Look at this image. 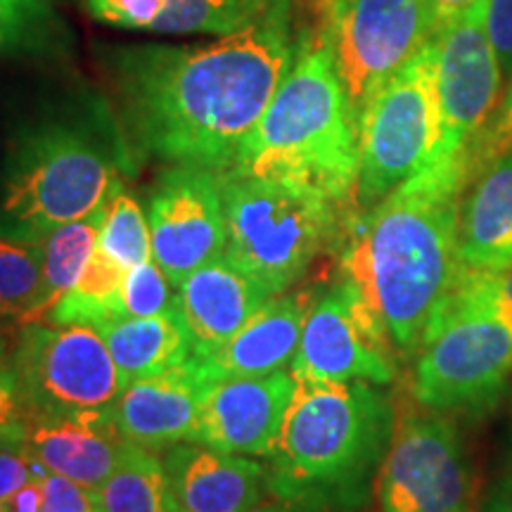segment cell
<instances>
[{
  "label": "cell",
  "mask_w": 512,
  "mask_h": 512,
  "mask_svg": "<svg viewBox=\"0 0 512 512\" xmlns=\"http://www.w3.org/2000/svg\"><path fill=\"white\" fill-rule=\"evenodd\" d=\"M98 249L110 254L124 268L152 259L150 221L140 202L124 188L114 192L107 202L98 233Z\"/></svg>",
  "instance_id": "26"
},
{
  "label": "cell",
  "mask_w": 512,
  "mask_h": 512,
  "mask_svg": "<svg viewBox=\"0 0 512 512\" xmlns=\"http://www.w3.org/2000/svg\"><path fill=\"white\" fill-rule=\"evenodd\" d=\"M171 290H176V287L171 285L169 275L162 271V266L155 259H147L143 264L128 268L124 283L114 297L112 320L145 318L166 311L176 299Z\"/></svg>",
  "instance_id": "28"
},
{
  "label": "cell",
  "mask_w": 512,
  "mask_h": 512,
  "mask_svg": "<svg viewBox=\"0 0 512 512\" xmlns=\"http://www.w3.org/2000/svg\"><path fill=\"white\" fill-rule=\"evenodd\" d=\"M105 207H100L91 216H83L79 221L64 223V226L53 230L48 238L36 242L41 247L43 264L41 290H38L34 311L19 323V328L29 323H46L53 306L76 285L88 259L98 247V233L102 219H105Z\"/></svg>",
  "instance_id": "24"
},
{
  "label": "cell",
  "mask_w": 512,
  "mask_h": 512,
  "mask_svg": "<svg viewBox=\"0 0 512 512\" xmlns=\"http://www.w3.org/2000/svg\"><path fill=\"white\" fill-rule=\"evenodd\" d=\"M268 299L226 254L190 273L174 302L190 332L192 356H207L223 347Z\"/></svg>",
  "instance_id": "21"
},
{
  "label": "cell",
  "mask_w": 512,
  "mask_h": 512,
  "mask_svg": "<svg viewBox=\"0 0 512 512\" xmlns=\"http://www.w3.org/2000/svg\"><path fill=\"white\" fill-rule=\"evenodd\" d=\"M441 100L434 41L377 88L358 114L356 204L370 209L439 155Z\"/></svg>",
  "instance_id": "7"
},
{
  "label": "cell",
  "mask_w": 512,
  "mask_h": 512,
  "mask_svg": "<svg viewBox=\"0 0 512 512\" xmlns=\"http://www.w3.org/2000/svg\"><path fill=\"white\" fill-rule=\"evenodd\" d=\"M43 503L41 512H95L100 508L98 491L72 482V479L53 475L41 477Z\"/></svg>",
  "instance_id": "32"
},
{
  "label": "cell",
  "mask_w": 512,
  "mask_h": 512,
  "mask_svg": "<svg viewBox=\"0 0 512 512\" xmlns=\"http://www.w3.org/2000/svg\"><path fill=\"white\" fill-rule=\"evenodd\" d=\"M394 406L373 382H297L268 494L302 512H354L368 503L394 434Z\"/></svg>",
  "instance_id": "3"
},
{
  "label": "cell",
  "mask_w": 512,
  "mask_h": 512,
  "mask_svg": "<svg viewBox=\"0 0 512 512\" xmlns=\"http://www.w3.org/2000/svg\"><path fill=\"white\" fill-rule=\"evenodd\" d=\"M427 10H430L434 31H437L441 24H446L448 19L458 17L460 12L475 8V5L484 3V0H425Z\"/></svg>",
  "instance_id": "37"
},
{
  "label": "cell",
  "mask_w": 512,
  "mask_h": 512,
  "mask_svg": "<svg viewBox=\"0 0 512 512\" xmlns=\"http://www.w3.org/2000/svg\"><path fill=\"white\" fill-rule=\"evenodd\" d=\"M458 254L472 273L512 268V147L475 145V164L460 204Z\"/></svg>",
  "instance_id": "17"
},
{
  "label": "cell",
  "mask_w": 512,
  "mask_h": 512,
  "mask_svg": "<svg viewBox=\"0 0 512 512\" xmlns=\"http://www.w3.org/2000/svg\"><path fill=\"white\" fill-rule=\"evenodd\" d=\"M34 477L27 420H22L0 430V503L8 501Z\"/></svg>",
  "instance_id": "31"
},
{
  "label": "cell",
  "mask_w": 512,
  "mask_h": 512,
  "mask_svg": "<svg viewBox=\"0 0 512 512\" xmlns=\"http://www.w3.org/2000/svg\"><path fill=\"white\" fill-rule=\"evenodd\" d=\"M294 389L297 380L290 368L207 384L192 441L230 456L268 458L278 444Z\"/></svg>",
  "instance_id": "15"
},
{
  "label": "cell",
  "mask_w": 512,
  "mask_h": 512,
  "mask_svg": "<svg viewBox=\"0 0 512 512\" xmlns=\"http://www.w3.org/2000/svg\"><path fill=\"white\" fill-rule=\"evenodd\" d=\"M22 420H27V413L19 392L15 358H12V347L0 339V430Z\"/></svg>",
  "instance_id": "33"
},
{
  "label": "cell",
  "mask_w": 512,
  "mask_h": 512,
  "mask_svg": "<svg viewBox=\"0 0 512 512\" xmlns=\"http://www.w3.org/2000/svg\"><path fill=\"white\" fill-rule=\"evenodd\" d=\"M98 332L117 363L121 389L192 358V339L176 302L155 316L112 320Z\"/></svg>",
  "instance_id": "23"
},
{
  "label": "cell",
  "mask_w": 512,
  "mask_h": 512,
  "mask_svg": "<svg viewBox=\"0 0 512 512\" xmlns=\"http://www.w3.org/2000/svg\"><path fill=\"white\" fill-rule=\"evenodd\" d=\"M53 24L50 0H0V53L34 48Z\"/></svg>",
  "instance_id": "29"
},
{
  "label": "cell",
  "mask_w": 512,
  "mask_h": 512,
  "mask_svg": "<svg viewBox=\"0 0 512 512\" xmlns=\"http://www.w3.org/2000/svg\"><path fill=\"white\" fill-rule=\"evenodd\" d=\"M318 17L356 119L434 36L425 0H318Z\"/></svg>",
  "instance_id": "10"
},
{
  "label": "cell",
  "mask_w": 512,
  "mask_h": 512,
  "mask_svg": "<svg viewBox=\"0 0 512 512\" xmlns=\"http://www.w3.org/2000/svg\"><path fill=\"white\" fill-rule=\"evenodd\" d=\"M512 375V330L489 313L448 304L415 356L413 396L432 413H482Z\"/></svg>",
  "instance_id": "8"
},
{
  "label": "cell",
  "mask_w": 512,
  "mask_h": 512,
  "mask_svg": "<svg viewBox=\"0 0 512 512\" xmlns=\"http://www.w3.org/2000/svg\"><path fill=\"white\" fill-rule=\"evenodd\" d=\"M290 0L252 27L200 46H143L117 62L133 147L169 164L228 171L297 55Z\"/></svg>",
  "instance_id": "1"
},
{
  "label": "cell",
  "mask_w": 512,
  "mask_h": 512,
  "mask_svg": "<svg viewBox=\"0 0 512 512\" xmlns=\"http://www.w3.org/2000/svg\"><path fill=\"white\" fill-rule=\"evenodd\" d=\"M131 150L102 112L24 126L0 174V238L36 245L64 223L91 216L124 188Z\"/></svg>",
  "instance_id": "4"
},
{
  "label": "cell",
  "mask_w": 512,
  "mask_h": 512,
  "mask_svg": "<svg viewBox=\"0 0 512 512\" xmlns=\"http://www.w3.org/2000/svg\"><path fill=\"white\" fill-rule=\"evenodd\" d=\"M245 512H302V510H299L297 505L283 501V498L271 496V498H261L259 503L252 505V508Z\"/></svg>",
  "instance_id": "39"
},
{
  "label": "cell",
  "mask_w": 512,
  "mask_h": 512,
  "mask_svg": "<svg viewBox=\"0 0 512 512\" xmlns=\"http://www.w3.org/2000/svg\"><path fill=\"white\" fill-rule=\"evenodd\" d=\"M166 489L169 479L159 453L128 444L119 465L98 489V501L105 512H164Z\"/></svg>",
  "instance_id": "25"
},
{
  "label": "cell",
  "mask_w": 512,
  "mask_h": 512,
  "mask_svg": "<svg viewBox=\"0 0 512 512\" xmlns=\"http://www.w3.org/2000/svg\"><path fill=\"white\" fill-rule=\"evenodd\" d=\"M451 302L489 313L512 330V268L498 273L465 271Z\"/></svg>",
  "instance_id": "30"
},
{
  "label": "cell",
  "mask_w": 512,
  "mask_h": 512,
  "mask_svg": "<svg viewBox=\"0 0 512 512\" xmlns=\"http://www.w3.org/2000/svg\"><path fill=\"white\" fill-rule=\"evenodd\" d=\"M152 259L171 285L226 252L223 174L197 164H174L157 178L147 202Z\"/></svg>",
  "instance_id": "13"
},
{
  "label": "cell",
  "mask_w": 512,
  "mask_h": 512,
  "mask_svg": "<svg viewBox=\"0 0 512 512\" xmlns=\"http://www.w3.org/2000/svg\"><path fill=\"white\" fill-rule=\"evenodd\" d=\"M482 147H489V150H503V147H512V83L505 93L503 107L498 112L496 124L486 128V133L479 138Z\"/></svg>",
  "instance_id": "35"
},
{
  "label": "cell",
  "mask_w": 512,
  "mask_h": 512,
  "mask_svg": "<svg viewBox=\"0 0 512 512\" xmlns=\"http://www.w3.org/2000/svg\"><path fill=\"white\" fill-rule=\"evenodd\" d=\"M275 0H86L102 24L171 36H228L252 27Z\"/></svg>",
  "instance_id": "22"
},
{
  "label": "cell",
  "mask_w": 512,
  "mask_h": 512,
  "mask_svg": "<svg viewBox=\"0 0 512 512\" xmlns=\"http://www.w3.org/2000/svg\"><path fill=\"white\" fill-rule=\"evenodd\" d=\"M479 512H512V475L501 477L491 486Z\"/></svg>",
  "instance_id": "38"
},
{
  "label": "cell",
  "mask_w": 512,
  "mask_h": 512,
  "mask_svg": "<svg viewBox=\"0 0 512 512\" xmlns=\"http://www.w3.org/2000/svg\"><path fill=\"white\" fill-rule=\"evenodd\" d=\"M223 207V254L268 297L290 292L342 238L344 204L299 181L223 174Z\"/></svg>",
  "instance_id": "6"
},
{
  "label": "cell",
  "mask_w": 512,
  "mask_h": 512,
  "mask_svg": "<svg viewBox=\"0 0 512 512\" xmlns=\"http://www.w3.org/2000/svg\"><path fill=\"white\" fill-rule=\"evenodd\" d=\"M27 430L36 477L53 472L93 491L107 482L128 446L112 406L64 418H31Z\"/></svg>",
  "instance_id": "19"
},
{
  "label": "cell",
  "mask_w": 512,
  "mask_h": 512,
  "mask_svg": "<svg viewBox=\"0 0 512 512\" xmlns=\"http://www.w3.org/2000/svg\"><path fill=\"white\" fill-rule=\"evenodd\" d=\"M484 24L503 74H512V0H486Z\"/></svg>",
  "instance_id": "34"
},
{
  "label": "cell",
  "mask_w": 512,
  "mask_h": 512,
  "mask_svg": "<svg viewBox=\"0 0 512 512\" xmlns=\"http://www.w3.org/2000/svg\"><path fill=\"white\" fill-rule=\"evenodd\" d=\"M12 358L27 420L100 411L121 392L117 363L88 325H22Z\"/></svg>",
  "instance_id": "9"
},
{
  "label": "cell",
  "mask_w": 512,
  "mask_h": 512,
  "mask_svg": "<svg viewBox=\"0 0 512 512\" xmlns=\"http://www.w3.org/2000/svg\"><path fill=\"white\" fill-rule=\"evenodd\" d=\"M375 489L382 512H477L475 467L458 430L427 408H406L394 422Z\"/></svg>",
  "instance_id": "11"
},
{
  "label": "cell",
  "mask_w": 512,
  "mask_h": 512,
  "mask_svg": "<svg viewBox=\"0 0 512 512\" xmlns=\"http://www.w3.org/2000/svg\"><path fill=\"white\" fill-rule=\"evenodd\" d=\"M95 512H105V510H102V508H98V510H95Z\"/></svg>",
  "instance_id": "41"
},
{
  "label": "cell",
  "mask_w": 512,
  "mask_h": 512,
  "mask_svg": "<svg viewBox=\"0 0 512 512\" xmlns=\"http://www.w3.org/2000/svg\"><path fill=\"white\" fill-rule=\"evenodd\" d=\"M164 470L171 494L190 512H245L268 494V467L183 441L169 448Z\"/></svg>",
  "instance_id": "20"
},
{
  "label": "cell",
  "mask_w": 512,
  "mask_h": 512,
  "mask_svg": "<svg viewBox=\"0 0 512 512\" xmlns=\"http://www.w3.org/2000/svg\"><path fill=\"white\" fill-rule=\"evenodd\" d=\"M223 174L287 178L356 202L358 119L323 31H302L290 72Z\"/></svg>",
  "instance_id": "5"
},
{
  "label": "cell",
  "mask_w": 512,
  "mask_h": 512,
  "mask_svg": "<svg viewBox=\"0 0 512 512\" xmlns=\"http://www.w3.org/2000/svg\"><path fill=\"white\" fill-rule=\"evenodd\" d=\"M43 503V482L41 477H34L29 484H24L17 494H12L8 501L0 503V512H41Z\"/></svg>",
  "instance_id": "36"
},
{
  "label": "cell",
  "mask_w": 512,
  "mask_h": 512,
  "mask_svg": "<svg viewBox=\"0 0 512 512\" xmlns=\"http://www.w3.org/2000/svg\"><path fill=\"white\" fill-rule=\"evenodd\" d=\"M313 299V290L271 297L223 347L207 356H192L204 384L261 377L290 368Z\"/></svg>",
  "instance_id": "18"
},
{
  "label": "cell",
  "mask_w": 512,
  "mask_h": 512,
  "mask_svg": "<svg viewBox=\"0 0 512 512\" xmlns=\"http://www.w3.org/2000/svg\"><path fill=\"white\" fill-rule=\"evenodd\" d=\"M472 164L475 147L437 155L344 228V278L406 358L418 356L465 273L458 230Z\"/></svg>",
  "instance_id": "2"
},
{
  "label": "cell",
  "mask_w": 512,
  "mask_h": 512,
  "mask_svg": "<svg viewBox=\"0 0 512 512\" xmlns=\"http://www.w3.org/2000/svg\"><path fill=\"white\" fill-rule=\"evenodd\" d=\"M41 247L0 238V320L17 325L34 311L41 290Z\"/></svg>",
  "instance_id": "27"
},
{
  "label": "cell",
  "mask_w": 512,
  "mask_h": 512,
  "mask_svg": "<svg viewBox=\"0 0 512 512\" xmlns=\"http://www.w3.org/2000/svg\"><path fill=\"white\" fill-rule=\"evenodd\" d=\"M290 373L297 382L316 384L363 380L382 387L394 382L392 337L349 278L316 294Z\"/></svg>",
  "instance_id": "12"
},
{
  "label": "cell",
  "mask_w": 512,
  "mask_h": 512,
  "mask_svg": "<svg viewBox=\"0 0 512 512\" xmlns=\"http://www.w3.org/2000/svg\"><path fill=\"white\" fill-rule=\"evenodd\" d=\"M207 384L195 361L126 384L112 403L117 430L128 444L164 453L195 439L197 411Z\"/></svg>",
  "instance_id": "16"
},
{
  "label": "cell",
  "mask_w": 512,
  "mask_h": 512,
  "mask_svg": "<svg viewBox=\"0 0 512 512\" xmlns=\"http://www.w3.org/2000/svg\"><path fill=\"white\" fill-rule=\"evenodd\" d=\"M164 512H190L188 508H183L181 503H178V498L171 494V489H166V496H164Z\"/></svg>",
  "instance_id": "40"
},
{
  "label": "cell",
  "mask_w": 512,
  "mask_h": 512,
  "mask_svg": "<svg viewBox=\"0 0 512 512\" xmlns=\"http://www.w3.org/2000/svg\"><path fill=\"white\" fill-rule=\"evenodd\" d=\"M484 3L434 31L439 67V155L472 150L489 128L501 93V62L484 24Z\"/></svg>",
  "instance_id": "14"
}]
</instances>
